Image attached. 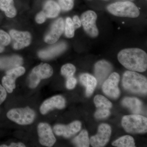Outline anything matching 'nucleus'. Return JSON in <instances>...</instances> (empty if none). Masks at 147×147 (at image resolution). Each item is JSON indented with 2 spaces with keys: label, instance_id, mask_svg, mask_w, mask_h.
<instances>
[{
  "label": "nucleus",
  "instance_id": "nucleus-17",
  "mask_svg": "<svg viewBox=\"0 0 147 147\" xmlns=\"http://www.w3.org/2000/svg\"><path fill=\"white\" fill-rule=\"evenodd\" d=\"M66 47V44L65 43L61 42L40 51L38 53V56L42 59H50L63 52Z\"/></svg>",
  "mask_w": 147,
  "mask_h": 147
},
{
  "label": "nucleus",
  "instance_id": "nucleus-30",
  "mask_svg": "<svg viewBox=\"0 0 147 147\" xmlns=\"http://www.w3.org/2000/svg\"><path fill=\"white\" fill-rule=\"evenodd\" d=\"M110 112L109 109H97L94 114L96 118L102 119L105 118L110 115Z\"/></svg>",
  "mask_w": 147,
  "mask_h": 147
},
{
  "label": "nucleus",
  "instance_id": "nucleus-18",
  "mask_svg": "<svg viewBox=\"0 0 147 147\" xmlns=\"http://www.w3.org/2000/svg\"><path fill=\"white\" fill-rule=\"evenodd\" d=\"M23 63V59L17 55L0 57V69L9 70L21 66Z\"/></svg>",
  "mask_w": 147,
  "mask_h": 147
},
{
  "label": "nucleus",
  "instance_id": "nucleus-1",
  "mask_svg": "<svg viewBox=\"0 0 147 147\" xmlns=\"http://www.w3.org/2000/svg\"><path fill=\"white\" fill-rule=\"evenodd\" d=\"M119 62L125 68L132 71L144 72L147 68V55L139 48L122 50L118 55Z\"/></svg>",
  "mask_w": 147,
  "mask_h": 147
},
{
  "label": "nucleus",
  "instance_id": "nucleus-9",
  "mask_svg": "<svg viewBox=\"0 0 147 147\" xmlns=\"http://www.w3.org/2000/svg\"><path fill=\"white\" fill-rule=\"evenodd\" d=\"M120 76L119 74L113 72L108 79L104 82L102 85V91L105 94L111 98H117L120 96V92L118 87Z\"/></svg>",
  "mask_w": 147,
  "mask_h": 147
},
{
  "label": "nucleus",
  "instance_id": "nucleus-13",
  "mask_svg": "<svg viewBox=\"0 0 147 147\" xmlns=\"http://www.w3.org/2000/svg\"><path fill=\"white\" fill-rule=\"evenodd\" d=\"M82 127L81 122L74 121L68 125L57 124L54 127V131L56 135L62 136L65 138H70L80 131Z\"/></svg>",
  "mask_w": 147,
  "mask_h": 147
},
{
  "label": "nucleus",
  "instance_id": "nucleus-11",
  "mask_svg": "<svg viewBox=\"0 0 147 147\" xmlns=\"http://www.w3.org/2000/svg\"><path fill=\"white\" fill-rule=\"evenodd\" d=\"M38 133L40 143L47 147H52L56 142L53 130L48 123H41L38 126Z\"/></svg>",
  "mask_w": 147,
  "mask_h": 147
},
{
  "label": "nucleus",
  "instance_id": "nucleus-29",
  "mask_svg": "<svg viewBox=\"0 0 147 147\" xmlns=\"http://www.w3.org/2000/svg\"><path fill=\"white\" fill-rule=\"evenodd\" d=\"M59 5L63 10H70L74 6V0H59Z\"/></svg>",
  "mask_w": 147,
  "mask_h": 147
},
{
  "label": "nucleus",
  "instance_id": "nucleus-24",
  "mask_svg": "<svg viewBox=\"0 0 147 147\" xmlns=\"http://www.w3.org/2000/svg\"><path fill=\"white\" fill-rule=\"evenodd\" d=\"M112 145L114 146L118 147H135L134 139L129 135H125L119 138L113 142Z\"/></svg>",
  "mask_w": 147,
  "mask_h": 147
},
{
  "label": "nucleus",
  "instance_id": "nucleus-3",
  "mask_svg": "<svg viewBox=\"0 0 147 147\" xmlns=\"http://www.w3.org/2000/svg\"><path fill=\"white\" fill-rule=\"evenodd\" d=\"M122 125L128 133H146L147 131V119L139 114L125 116L122 119Z\"/></svg>",
  "mask_w": 147,
  "mask_h": 147
},
{
  "label": "nucleus",
  "instance_id": "nucleus-5",
  "mask_svg": "<svg viewBox=\"0 0 147 147\" xmlns=\"http://www.w3.org/2000/svg\"><path fill=\"white\" fill-rule=\"evenodd\" d=\"M53 69L47 63H41L35 67L29 75L28 84L31 88H36L41 80L50 78L53 75Z\"/></svg>",
  "mask_w": 147,
  "mask_h": 147
},
{
  "label": "nucleus",
  "instance_id": "nucleus-7",
  "mask_svg": "<svg viewBox=\"0 0 147 147\" xmlns=\"http://www.w3.org/2000/svg\"><path fill=\"white\" fill-rule=\"evenodd\" d=\"M97 17L96 13L92 10L87 11L81 16L80 20L84 30L92 37L97 36L99 33L96 24Z\"/></svg>",
  "mask_w": 147,
  "mask_h": 147
},
{
  "label": "nucleus",
  "instance_id": "nucleus-36",
  "mask_svg": "<svg viewBox=\"0 0 147 147\" xmlns=\"http://www.w3.org/2000/svg\"><path fill=\"white\" fill-rule=\"evenodd\" d=\"M0 147H8V146H6V145H1V146H0Z\"/></svg>",
  "mask_w": 147,
  "mask_h": 147
},
{
  "label": "nucleus",
  "instance_id": "nucleus-26",
  "mask_svg": "<svg viewBox=\"0 0 147 147\" xmlns=\"http://www.w3.org/2000/svg\"><path fill=\"white\" fill-rule=\"evenodd\" d=\"M11 38L5 32L0 30V53L3 52L5 47L10 43Z\"/></svg>",
  "mask_w": 147,
  "mask_h": 147
},
{
  "label": "nucleus",
  "instance_id": "nucleus-32",
  "mask_svg": "<svg viewBox=\"0 0 147 147\" xmlns=\"http://www.w3.org/2000/svg\"><path fill=\"white\" fill-rule=\"evenodd\" d=\"M46 16L43 11H41L37 15L36 17V21L39 24H42L46 20Z\"/></svg>",
  "mask_w": 147,
  "mask_h": 147
},
{
  "label": "nucleus",
  "instance_id": "nucleus-33",
  "mask_svg": "<svg viewBox=\"0 0 147 147\" xmlns=\"http://www.w3.org/2000/svg\"><path fill=\"white\" fill-rule=\"evenodd\" d=\"M6 97V91L3 87L0 85V105L4 101Z\"/></svg>",
  "mask_w": 147,
  "mask_h": 147
},
{
  "label": "nucleus",
  "instance_id": "nucleus-10",
  "mask_svg": "<svg viewBox=\"0 0 147 147\" xmlns=\"http://www.w3.org/2000/svg\"><path fill=\"white\" fill-rule=\"evenodd\" d=\"M25 71L26 69L25 68L22 66L18 67L7 70L6 75L3 77L2 80L3 87L6 91L9 93L12 92L13 89L16 88V79L24 74Z\"/></svg>",
  "mask_w": 147,
  "mask_h": 147
},
{
  "label": "nucleus",
  "instance_id": "nucleus-20",
  "mask_svg": "<svg viewBox=\"0 0 147 147\" xmlns=\"http://www.w3.org/2000/svg\"><path fill=\"white\" fill-rule=\"evenodd\" d=\"M122 104L134 114H139L141 113L143 106L141 100L135 97L125 98L123 100Z\"/></svg>",
  "mask_w": 147,
  "mask_h": 147
},
{
  "label": "nucleus",
  "instance_id": "nucleus-34",
  "mask_svg": "<svg viewBox=\"0 0 147 147\" xmlns=\"http://www.w3.org/2000/svg\"><path fill=\"white\" fill-rule=\"evenodd\" d=\"M72 22H73L74 27L75 30L79 28L82 26V23H81V20L77 16H74Z\"/></svg>",
  "mask_w": 147,
  "mask_h": 147
},
{
  "label": "nucleus",
  "instance_id": "nucleus-12",
  "mask_svg": "<svg viewBox=\"0 0 147 147\" xmlns=\"http://www.w3.org/2000/svg\"><path fill=\"white\" fill-rule=\"evenodd\" d=\"M9 34L12 41V46L15 50H20L29 46L31 42L32 37L28 32H19L11 30Z\"/></svg>",
  "mask_w": 147,
  "mask_h": 147
},
{
  "label": "nucleus",
  "instance_id": "nucleus-25",
  "mask_svg": "<svg viewBox=\"0 0 147 147\" xmlns=\"http://www.w3.org/2000/svg\"><path fill=\"white\" fill-rule=\"evenodd\" d=\"M94 101L97 109H110L113 106L112 102L106 97L101 95L96 96Z\"/></svg>",
  "mask_w": 147,
  "mask_h": 147
},
{
  "label": "nucleus",
  "instance_id": "nucleus-23",
  "mask_svg": "<svg viewBox=\"0 0 147 147\" xmlns=\"http://www.w3.org/2000/svg\"><path fill=\"white\" fill-rule=\"evenodd\" d=\"M72 142L77 147H89L90 141L88 131L86 129H83L77 137L74 139Z\"/></svg>",
  "mask_w": 147,
  "mask_h": 147
},
{
  "label": "nucleus",
  "instance_id": "nucleus-35",
  "mask_svg": "<svg viewBox=\"0 0 147 147\" xmlns=\"http://www.w3.org/2000/svg\"><path fill=\"white\" fill-rule=\"evenodd\" d=\"M8 147H25L26 146L22 143H19L18 144L16 143H11V144Z\"/></svg>",
  "mask_w": 147,
  "mask_h": 147
},
{
  "label": "nucleus",
  "instance_id": "nucleus-8",
  "mask_svg": "<svg viewBox=\"0 0 147 147\" xmlns=\"http://www.w3.org/2000/svg\"><path fill=\"white\" fill-rule=\"evenodd\" d=\"M112 129L108 124L102 123L98 127V133L90 139V143L92 147H101L105 146L109 142Z\"/></svg>",
  "mask_w": 147,
  "mask_h": 147
},
{
  "label": "nucleus",
  "instance_id": "nucleus-2",
  "mask_svg": "<svg viewBox=\"0 0 147 147\" xmlns=\"http://www.w3.org/2000/svg\"><path fill=\"white\" fill-rule=\"evenodd\" d=\"M122 85L125 89L131 92L142 94H147V78L135 71H127L124 73Z\"/></svg>",
  "mask_w": 147,
  "mask_h": 147
},
{
  "label": "nucleus",
  "instance_id": "nucleus-6",
  "mask_svg": "<svg viewBox=\"0 0 147 147\" xmlns=\"http://www.w3.org/2000/svg\"><path fill=\"white\" fill-rule=\"evenodd\" d=\"M7 118L18 124L27 125L32 123L35 118V113L29 107L14 108L7 114Z\"/></svg>",
  "mask_w": 147,
  "mask_h": 147
},
{
  "label": "nucleus",
  "instance_id": "nucleus-21",
  "mask_svg": "<svg viewBox=\"0 0 147 147\" xmlns=\"http://www.w3.org/2000/svg\"><path fill=\"white\" fill-rule=\"evenodd\" d=\"M42 11L46 17L55 18L58 16L60 12V7L55 1L49 0L45 3Z\"/></svg>",
  "mask_w": 147,
  "mask_h": 147
},
{
  "label": "nucleus",
  "instance_id": "nucleus-27",
  "mask_svg": "<svg viewBox=\"0 0 147 147\" xmlns=\"http://www.w3.org/2000/svg\"><path fill=\"white\" fill-rule=\"evenodd\" d=\"M76 71V67L71 64L67 63L63 66L61 69V73L66 78L72 77Z\"/></svg>",
  "mask_w": 147,
  "mask_h": 147
},
{
  "label": "nucleus",
  "instance_id": "nucleus-16",
  "mask_svg": "<svg viewBox=\"0 0 147 147\" xmlns=\"http://www.w3.org/2000/svg\"><path fill=\"white\" fill-rule=\"evenodd\" d=\"M113 69L112 65L105 60L97 62L94 66V73L96 79L99 85L104 82Z\"/></svg>",
  "mask_w": 147,
  "mask_h": 147
},
{
  "label": "nucleus",
  "instance_id": "nucleus-28",
  "mask_svg": "<svg viewBox=\"0 0 147 147\" xmlns=\"http://www.w3.org/2000/svg\"><path fill=\"white\" fill-rule=\"evenodd\" d=\"M75 29L72 22V20L71 18H67L66 20V24L65 26V35L67 38H71L74 36Z\"/></svg>",
  "mask_w": 147,
  "mask_h": 147
},
{
  "label": "nucleus",
  "instance_id": "nucleus-19",
  "mask_svg": "<svg viewBox=\"0 0 147 147\" xmlns=\"http://www.w3.org/2000/svg\"><path fill=\"white\" fill-rule=\"evenodd\" d=\"M80 81L81 84L86 87L87 96H90L97 85V80L95 77L89 74H83L80 76Z\"/></svg>",
  "mask_w": 147,
  "mask_h": 147
},
{
  "label": "nucleus",
  "instance_id": "nucleus-15",
  "mask_svg": "<svg viewBox=\"0 0 147 147\" xmlns=\"http://www.w3.org/2000/svg\"><path fill=\"white\" fill-rule=\"evenodd\" d=\"M65 105V99L62 96H55L45 100L40 106V110L42 115H45L54 108L63 109Z\"/></svg>",
  "mask_w": 147,
  "mask_h": 147
},
{
  "label": "nucleus",
  "instance_id": "nucleus-22",
  "mask_svg": "<svg viewBox=\"0 0 147 147\" xmlns=\"http://www.w3.org/2000/svg\"><path fill=\"white\" fill-rule=\"evenodd\" d=\"M0 9L4 11L6 16L9 18H13L16 15L13 0H0Z\"/></svg>",
  "mask_w": 147,
  "mask_h": 147
},
{
  "label": "nucleus",
  "instance_id": "nucleus-14",
  "mask_svg": "<svg viewBox=\"0 0 147 147\" xmlns=\"http://www.w3.org/2000/svg\"><path fill=\"white\" fill-rule=\"evenodd\" d=\"M64 30V22L62 18H59L53 23L50 31L45 36L44 40L49 44L57 42L62 34Z\"/></svg>",
  "mask_w": 147,
  "mask_h": 147
},
{
  "label": "nucleus",
  "instance_id": "nucleus-31",
  "mask_svg": "<svg viewBox=\"0 0 147 147\" xmlns=\"http://www.w3.org/2000/svg\"><path fill=\"white\" fill-rule=\"evenodd\" d=\"M76 83H77V80L73 76L67 78L66 83V86L67 88L69 90L73 89L75 88Z\"/></svg>",
  "mask_w": 147,
  "mask_h": 147
},
{
  "label": "nucleus",
  "instance_id": "nucleus-4",
  "mask_svg": "<svg viewBox=\"0 0 147 147\" xmlns=\"http://www.w3.org/2000/svg\"><path fill=\"white\" fill-rule=\"evenodd\" d=\"M107 9L113 15L119 17L135 18L140 14L139 9L130 1L114 3L108 6Z\"/></svg>",
  "mask_w": 147,
  "mask_h": 147
}]
</instances>
